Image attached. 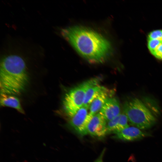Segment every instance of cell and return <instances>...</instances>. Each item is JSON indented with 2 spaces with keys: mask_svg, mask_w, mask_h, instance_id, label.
<instances>
[{
  "mask_svg": "<svg viewBox=\"0 0 162 162\" xmlns=\"http://www.w3.org/2000/svg\"><path fill=\"white\" fill-rule=\"evenodd\" d=\"M151 53L157 58L162 60V43Z\"/></svg>",
  "mask_w": 162,
  "mask_h": 162,
  "instance_id": "14",
  "label": "cell"
},
{
  "mask_svg": "<svg viewBox=\"0 0 162 162\" xmlns=\"http://www.w3.org/2000/svg\"><path fill=\"white\" fill-rule=\"evenodd\" d=\"M162 43V41L159 40L148 39V47L150 52L152 53Z\"/></svg>",
  "mask_w": 162,
  "mask_h": 162,
  "instance_id": "12",
  "label": "cell"
},
{
  "mask_svg": "<svg viewBox=\"0 0 162 162\" xmlns=\"http://www.w3.org/2000/svg\"><path fill=\"white\" fill-rule=\"evenodd\" d=\"M148 39L162 41V30H158L151 32L148 35Z\"/></svg>",
  "mask_w": 162,
  "mask_h": 162,
  "instance_id": "13",
  "label": "cell"
},
{
  "mask_svg": "<svg viewBox=\"0 0 162 162\" xmlns=\"http://www.w3.org/2000/svg\"><path fill=\"white\" fill-rule=\"evenodd\" d=\"M105 88L99 84L89 88L86 93L82 106L89 107L92 102Z\"/></svg>",
  "mask_w": 162,
  "mask_h": 162,
  "instance_id": "11",
  "label": "cell"
},
{
  "mask_svg": "<svg viewBox=\"0 0 162 162\" xmlns=\"http://www.w3.org/2000/svg\"><path fill=\"white\" fill-rule=\"evenodd\" d=\"M99 112L107 122L114 118L120 114L118 101L115 98L112 97L109 98Z\"/></svg>",
  "mask_w": 162,
  "mask_h": 162,
  "instance_id": "7",
  "label": "cell"
},
{
  "mask_svg": "<svg viewBox=\"0 0 162 162\" xmlns=\"http://www.w3.org/2000/svg\"><path fill=\"white\" fill-rule=\"evenodd\" d=\"M103 153H102L99 158L96 160L95 162H103L102 161V157Z\"/></svg>",
  "mask_w": 162,
  "mask_h": 162,
  "instance_id": "15",
  "label": "cell"
},
{
  "mask_svg": "<svg viewBox=\"0 0 162 162\" xmlns=\"http://www.w3.org/2000/svg\"><path fill=\"white\" fill-rule=\"evenodd\" d=\"M113 90L106 87L93 100L89 107V113L91 116L99 112L106 100L112 97Z\"/></svg>",
  "mask_w": 162,
  "mask_h": 162,
  "instance_id": "8",
  "label": "cell"
},
{
  "mask_svg": "<svg viewBox=\"0 0 162 162\" xmlns=\"http://www.w3.org/2000/svg\"><path fill=\"white\" fill-rule=\"evenodd\" d=\"M107 121L99 112L92 116L86 128L87 134L93 136L101 137L107 134Z\"/></svg>",
  "mask_w": 162,
  "mask_h": 162,
  "instance_id": "6",
  "label": "cell"
},
{
  "mask_svg": "<svg viewBox=\"0 0 162 162\" xmlns=\"http://www.w3.org/2000/svg\"><path fill=\"white\" fill-rule=\"evenodd\" d=\"M123 110L130 123L140 129L149 128L156 122L152 113L138 98H133L125 102Z\"/></svg>",
  "mask_w": 162,
  "mask_h": 162,
  "instance_id": "3",
  "label": "cell"
},
{
  "mask_svg": "<svg viewBox=\"0 0 162 162\" xmlns=\"http://www.w3.org/2000/svg\"><path fill=\"white\" fill-rule=\"evenodd\" d=\"M61 32L77 52L89 62H103L111 53L112 48L109 42L91 28L74 26L63 28Z\"/></svg>",
  "mask_w": 162,
  "mask_h": 162,
  "instance_id": "1",
  "label": "cell"
},
{
  "mask_svg": "<svg viewBox=\"0 0 162 162\" xmlns=\"http://www.w3.org/2000/svg\"><path fill=\"white\" fill-rule=\"evenodd\" d=\"M100 79L87 80L70 90L65 95L63 104L66 113L72 117L83 106L86 93L90 87L99 84Z\"/></svg>",
  "mask_w": 162,
  "mask_h": 162,
  "instance_id": "4",
  "label": "cell"
},
{
  "mask_svg": "<svg viewBox=\"0 0 162 162\" xmlns=\"http://www.w3.org/2000/svg\"><path fill=\"white\" fill-rule=\"evenodd\" d=\"M118 139L126 141H133L142 139L148 134L134 127H128L115 133Z\"/></svg>",
  "mask_w": 162,
  "mask_h": 162,
  "instance_id": "9",
  "label": "cell"
},
{
  "mask_svg": "<svg viewBox=\"0 0 162 162\" xmlns=\"http://www.w3.org/2000/svg\"><path fill=\"white\" fill-rule=\"evenodd\" d=\"M0 104L3 106L14 108L22 113H24L19 99L15 96L1 94Z\"/></svg>",
  "mask_w": 162,
  "mask_h": 162,
  "instance_id": "10",
  "label": "cell"
},
{
  "mask_svg": "<svg viewBox=\"0 0 162 162\" xmlns=\"http://www.w3.org/2000/svg\"><path fill=\"white\" fill-rule=\"evenodd\" d=\"M89 107L82 106L71 118L70 124L79 134L84 136L88 134L86 128L92 117L89 113Z\"/></svg>",
  "mask_w": 162,
  "mask_h": 162,
  "instance_id": "5",
  "label": "cell"
},
{
  "mask_svg": "<svg viewBox=\"0 0 162 162\" xmlns=\"http://www.w3.org/2000/svg\"><path fill=\"white\" fill-rule=\"evenodd\" d=\"M4 55L0 62L1 94L19 95L24 90L28 81L26 62L18 54Z\"/></svg>",
  "mask_w": 162,
  "mask_h": 162,
  "instance_id": "2",
  "label": "cell"
}]
</instances>
